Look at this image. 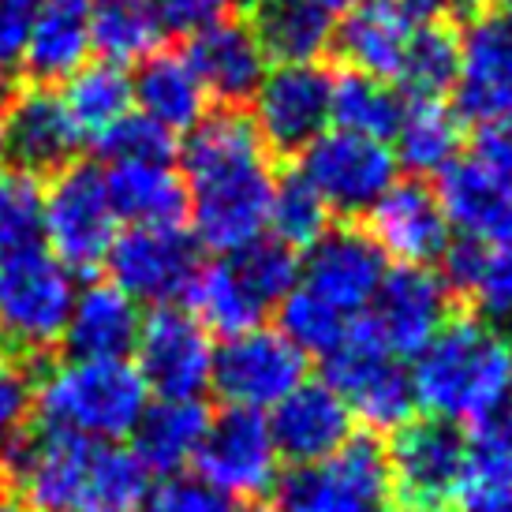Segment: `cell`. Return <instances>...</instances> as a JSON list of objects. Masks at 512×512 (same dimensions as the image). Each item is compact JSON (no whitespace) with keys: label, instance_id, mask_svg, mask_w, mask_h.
<instances>
[{"label":"cell","instance_id":"1","mask_svg":"<svg viewBox=\"0 0 512 512\" xmlns=\"http://www.w3.org/2000/svg\"><path fill=\"white\" fill-rule=\"evenodd\" d=\"M180 161L195 243H206L221 255H236L262 240L277 180L251 116L240 109H217L202 116L187 131Z\"/></svg>","mask_w":512,"mask_h":512},{"label":"cell","instance_id":"2","mask_svg":"<svg viewBox=\"0 0 512 512\" xmlns=\"http://www.w3.org/2000/svg\"><path fill=\"white\" fill-rule=\"evenodd\" d=\"M0 468L30 512H139L150 494V471L131 449L60 430L23 438Z\"/></svg>","mask_w":512,"mask_h":512},{"label":"cell","instance_id":"3","mask_svg":"<svg viewBox=\"0 0 512 512\" xmlns=\"http://www.w3.org/2000/svg\"><path fill=\"white\" fill-rule=\"evenodd\" d=\"M412 393L438 423H494L512 393V341L483 318H449L415 356Z\"/></svg>","mask_w":512,"mask_h":512},{"label":"cell","instance_id":"4","mask_svg":"<svg viewBox=\"0 0 512 512\" xmlns=\"http://www.w3.org/2000/svg\"><path fill=\"white\" fill-rule=\"evenodd\" d=\"M150 408L139 367L128 359H68L34 385V412L45 430L79 434L90 441H116L135 434Z\"/></svg>","mask_w":512,"mask_h":512},{"label":"cell","instance_id":"5","mask_svg":"<svg viewBox=\"0 0 512 512\" xmlns=\"http://www.w3.org/2000/svg\"><path fill=\"white\" fill-rule=\"evenodd\" d=\"M75 307V277L34 247L0 258V352L34 359L64 341Z\"/></svg>","mask_w":512,"mask_h":512},{"label":"cell","instance_id":"6","mask_svg":"<svg viewBox=\"0 0 512 512\" xmlns=\"http://www.w3.org/2000/svg\"><path fill=\"white\" fill-rule=\"evenodd\" d=\"M326 385L348 404L352 419H363L370 430H400L412 423V374L385 352L367 318L352 322L344 341L326 356Z\"/></svg>","mask_w":512,"mask_h":512},{"label":"cell","instance_id":"7","mask_svg":"<svg viewBox=\"0 0 512 512\" xmlns=\"http://www.w3.org/2000/svg\"><path fill=\"white\" fill-rule=\"evenodd\" d=\"M389 460L374 438H352L322 464L296 468L273 486V512H378L389 505Z\"/></svg>","mask_w":512,"mask_h":512},{"label":"cell","instance_id":"8","mask_svg":"<svg viewBox=\"0 0 512 512\" xmlns=\"http://www.w3.org/2000/svg\"><path fill=\"white\" fill-rule=\"evenodd\" d=\"M45 240L68 273H94L105 266L116 240V210L109 202L105 172L72 161L45 191Z\"/></svg>","mask_w":512,"mask_h":512},{"label":"cell","instance_id":"9","mask_svg":"<svg viewBox=\"0 0 512 512\" xmlns=\"http://www.w3.org/2000/svg\"><path fill=\"white\" fill-rule=\"evenodd\" d=\"M299 157L296 176L326 202L329 214H370L374 202L397 184V157L378 139L326 131Z\"/></svg>","mask_w":512,"mask_h":512},{"label":"cell","instance_id":"10","mask_svg":"<svg viewBox=\"0 0 512 512\" xmlns=\"http://www.w3.org/2000/svg\"><path fill=\"white\" fill-rule=\"evenodd\" d=\"M389 486L408 512H445L468 475V438L449 423L419 419L389 445Z\"/></svg>","mask_w":512,"mask_h":512},{"label":"cell","instance_id":"11","mask_svg":"<svg viewBox=\"0 0 512 512\" xmlns=\"http://www.w3.org/2000/svg\"><path fill=\"white\" fill-rule=\"evenodd\" d=\"M307 382V356L288 341L281 329L255 326L228 337L214 352L210 385L240 412H266Z\"/></svg>","mask_w":512,"mask_h":512},{"label":"cell","instance_id":"12","mask_svg":"<svg viewBox=\"0 0 512 512\" xmlns=\"http://www.w3.org/2000/svg\"><path fill=\"white\" fill-rule=\"evenodd\" d=\"M109 273L113 285L135 303L169 307L176 296H187V288L199 273V243L180 225L169 228H128L116 232L109 247Z\"/></svg>","mask_w":512,"mask_h":512},{"label":"cell","instance_id":"13","mask_svg":"<svg viewBox=\"0 0 512 512\" xmlns=\"http://www.w3.org/2000/svg\"><path fill=\"white\" fill-rule=\"evenodd\" d=\"M456 116L498 124L512 116V0L475 12L460 34V75H456Z\"/></svg>","mask_w":512,"mask_h":512},{"label":"cell","instance_id":"14","mask_svg":"<svg viewBox=\"0 0 512 512\" xmlns=\"http://www.w3.org/2000/svg\"><path fill=\"white\" fill-rule=\"evenodd\" d=\"M329 83L333 75L318 64L273 68L255 90V131L266 154L296 157L314 139L326 135L329 124Z\"/></svg>","mask_w":512,"mask_h":512},{"label":"cell","instance_id":"15","mask_svg":"<svg viewBox=\"0 0 512 512\" xmlns=\"http://www.w3.org/2000/svg\"><path fill=\"white\" fill-rule=\"evenodd\" d=\"M277 460L281 456L266 415L240 408H228L225 415L210 419V430L195 453L202 483L240 501L270 494L277 486Z\"/></svg>","mask_w":512,"mask_h":512},{"label":"cell","instance_id":"16","mask_svg":"<svg viewBox=\"0 0 512 512\" xmlns=\"http://www.w3.org/2000/svg\"><path fill=\"white\" fill-rule=\"evenodd\" d=\"M453 318V292L430 266H393L370 303L367 326L389 356H419Z\"/></svg>","mask_w":512,"mask_h":512},{"label":"cell","instance_id":"17","mask_svg":"<svg viewBox=\"0 0 512 512\" xmlns=\"http://www.w3.org/2000/svg\"><path fill=\"white\" fill-rule=\"evenodd\" d=\"M139 374L161 400H199L214 374L210 333L180 307H154L139 326Z\"/></svg>","mask_w":512,"mask_h":512},{"label":"cell","instance_id":"18","mask_svg":"<svg viewBox=\"0 0 512 512\" xmlns=\"http://www.w3.org/2000/svg\"><path fill=\"white\" fill-rule=\"evenodd\" d=\"M385 273H389L385 255L370 240V232L341 225L329 228L322 240L307 247V258L299 262V277H303L299 288H307L344 318H356L374 303Z\"/></svg>","mask_w":512,"mask_h":512},{"label":"cell","instance_id":"19","mask_svg":"<svg viewBox=\"0 0 512 512\" xmlns=\"http://www.w3.org/2000/svg\"><path fill=\"white\" fill-rule=\"evenodd\" d=\"M0 150L8 154V165L34 172V176L72 165L79 135H75L72 120L64 113V101L53 86H23L19 94L4 101Z\"/></svg>","mask_w":512,"mask_h":512},{"label":"cell","instance_id":"20","mask_svg":"<svg viewBox=\"0 0 512 512\" xmlns=\"http://www.w3.org/2000/svg\"><path fill=\"white\" fill-rule=\"evenodd\" d=\"M441 214L460 240L501 247L512 243V180L483 157H460L441 172Z\"/></svg>","mask_w":512,"mask_h":512},{"label":"cell","instance_id":"21","mask_svg":"<svg viewBox=\"0 0 512 512\" xmlns=\"http://www.w3.org/2000/svg\"><path fill=\"white\" fill-rule=\"evenodd\" d=\"M453 228L441 214L438 195L423 180H400L370 210V240L400 266H430L445 255Z\"/></svg>","mask_w":512,"mask_h":512},{"label":"cell","instance_id":"22","mask_svg":"<svg viewBox=\"0 0 512 512\" xmlns=\"http://www.w3.org/2000/svg\"><path fill=\"white\" fill-rule=\"evenodd\" d=\"M277 456L292 464H322L352 441V412L326 382H303L266 419Z\"/></svg>","mask_w":512,"mask_h":512},{"label":"cell","instance_id":"23","mask_svg":"<svg viewBox=\"0 0 512 512\" xmlns=\"http://www.w3.org/2000/svg\"><path fill=\"white\" fill-rule=\"evenodd\" d=\"M423 19L427 15L412 0H367L344 15V23L333 34V49L352 72L389 83L397 79L400 60Z\"/></svg>","mask_w":512,"mask_h":512},{"label":"cell","instance_id":"24","mask_svg":"<svg viewBox=\"0 0 512 512\" xmlns=\"http://www.w3.org/2000/svg\"><path fill=\"white\" fill-rule=\"evenodd\" d=\"M184 57L199 75L202 90L214 94L225 109H240L243 101H251L266 79V57L247 23H217L191 38Z\"/></svg>","mask_w":512,"mask_h":512},{"label":"cell","instance_id":"25","mask_svg":"<svg viewBox=\"0 0 512 512\" xmlns=\"http://www.w3.org/2000/svg\"><path fill=\"white\" fill-rule=\"evenodd\" d=\"M90 4L86 0H42L23 42V72L30 86L68 83L90 57Z\"/></svg>","mask_w":512,"mask_h":512},{"label":"cell","instance_id":"26","mask_svg":"<svg viewBox=\"0 0 512 512\" xmlns=\"http://www.w3.org/2000/svg\"><path fill=\"white\" fill-rule=\"evenodd\" d=\"M251 34L266 60L277 68L318 64L333 49V15L322 12L314 0H258L251 8Z\"/></svg>","mask_w":512,"mask_h":512},{"label":"cell","instance_id":"27","mask_svg":"<svg viewBox=\"0 0 512 512\" xmlns=\"http://www.w3.org/2000/svg\"><path fill=\"white\" fill-rule=\"evenodd\" d=\"M143 314L120 288L90 285L75 292V307L64 329V344L75 359H124L139 341Z\"/></svg>","mask_w":512,"mask_h":512},{"label":"cell","instance_id":"28","mask_svg":"<svg viewBox=\"0 0 512 512\" xmlns=\"http://www.w3.org/2000/svg\"><path fill=\"white\" fill-rule=\"evenodd\" d=\"M131 98L139 101L146 120H154L169 135L191 131L206 109V90L184 53H150L131 79Z\"/></svg>","mask_w":512,"mask_h":512},{"label":"cell","instance_id":"29","mask_svg":"<svg viewBox=\"0 0 512 512\" xmlns=\"http://www.w3.org/2000/svg\"><path fill=\"white\" fill-rule=\"evenodd\" d=\"M441 281L453 296L471 299L483 322H512V243H449L441 255Z\"/></svg>","mask_w":512,"mask_h":512},{"label":"cell","instance_id":"30","mask_svg":"<svg viewBox=\"0 0 512 512\" xmlns=\"http://www.w3.org/2000/svg\"><path fill=\"white\" fill-rule=\"evenodd\" d=\"M105 187L116 221L124 217L131 228H169L187 214L184 176H176L172 165H113Z\"/></svg>","mask_w":512,"mask_h":512},{"label":"cell","instance_id":"31","mask_svg":"<svg viewBox=\"0 0 512 512\" xmlns=\"http://www.w3.org/2000/svg\"><path fill=\"white\" fill-rule=\"evenodd\" d=\"M210 430V412L202 400H157L135 427V449L146 471L180 475L187 460H195L202 438Z\"/></svg>","mask_w":512,"mask_h":512},{"label":"cell","instance_id":"32","mask_svg":"<svg viewBox=\"0 0 512 512\" xmlns=\"http://www.w3.org/2000/svg\"><path fill=\"white\" fill-rule=\"evenodd\" d=\"M64 113L72 120L79 143L98 146L131 113V75L116 64H86L64 83Z\"/></svg>","mask_w":512,"mask_h":512},{"label":"cell","instance_id":"33","mask_svg":"<svg viewBox=\"0 0 512 512\" xmlns=\"http://www.w3.org/2000/svg\"><path fill=\"white\" fill-rule=\"evenodd\" d=\"M464 128L456 109L441 101H412L404 105L397 128V165L412 176H441L453 161H460Z\"/></svg>","mask_w":512,"mask_h":512},{"label":"cell","instance_id":"34","mask_svg":"<svg viewBox=\"0 0 512 512\" xmlns=\"http://www.w3.org/2000/svg\"><path fill=\"white\" fill-rule=\"evenodd\" d=\"M404 94L400 86L374 79V75L344 72L329 83V120L337 131L363 135V139H393L404 116Z\"/></svg>","mask_w":512,"mask_h":512},{"label":"cell","instance_id":"35","mask_svg":"<svg viewBox=\"0 0 512 512\" xmlns=\"http://www.w3.org/2000/svg\"><path fill=\"white\" fill-rule=\"evenodd\" d=\"M187 299H191V318L199 322L206 333H217V337H240L247 329H255L262 322L266 307L251 296V288L243 285V277L236 273L232 262H210V266H199L195 281L187 288Z\"/></svg>","mask_w":512,"mask_h":512},{"label":"cell","instance_id":"36","mask_svg":"<svg viewBox=\"0 0 512 512\" xmlns=\"http://www.w3.org/2000/svg\"><path fill=\"white\" fill-rule=\"evenodd\" d=\"M460 75V30L445 19H423L415 27L408 53L400 60L397 83L400 94H412V101H441L445 90L456 86Z\"/></svg>","mask_w":512,"mask_h":512},{"label":"cell","instance_id":"37","mask_svg":"<svg viewBox=\"0 0 512 512\" xmlns=\"http://www.w3.org/2000/svg\"><path fill=\"white\" fill-rule=\"evenodd\" d=\"M161 27L143 0H105L90 12V45L105 64H143L157 49Z\"/></svg>","mask_w":512,"mask_h":512},{"label":"cell","instance_id":"38","mask_svg":"<svg viewBox=\"0 0 512 512\" xmlns=\"http://www.w3.org/2000/svg\"><path fill=\"white\" fill-rule=\"evenodd\" d=\"M45 240L42 176L0 165V258L34 251Z\"/></svg>","mask_w":512,"mask_h":512},{"label":"cell","instance_id":"39","mask_svg":"<svg viewBox=\"0 0 512 512\" xmlns=\"http://www.w3.org/2000/svg\"><path fill=\"white\" fill-rule=\"evenodd\" d=\"M348 329H352V318L333 311L329 303L311 296L307 288L296 285L281 299V333L296 344L303 356H329L344 341Z\"/></svg>","mask_w":512,"mask_h":512},{"label":"cell","instance_id":"40","mask_svg":"<svg viewBox=\"0 0 512 512\" xmlns=\"http://www.w3.org/2000/svg\"><path fill=\"white\" fill-rule=\"evenodd\" d=\"M228 262L236 266V273L243 277V285L251 288V296L270 311L273 303L281 299L299 285V258L292 247H285L281 240L273 236H262L251 247H243L236 255H228Z\"/></svg>","mask_w":512,"mask_h":512},{"label":"cell","instance_id":"41","mask_svg":"<svg viewBox=\"0 0 512 512\" xmlns=\"http://www.w3.org/2000/svg\"><path fill=\"white\" fill-rule=\"evenodd\" d=\"M266 228H273V240H281L292 251L311 247L329 232V210L299 176H288V180L273 187L270 225Z\"/></svg>","mask_w":512,"mask_h":512},{"label":"cell","instance_id":"42","mask_svg":"<svg viewBox=\"0 0 512 512\" xmlns=\"http://www.w3.org/2000/svg\"><path fill=\"white\" fill-rule=\"evenodd\" d=\"M98 150L113 165H169L176 154V139L143 113H128L101 139Z\"/></svg>","mask_w":512,"mask_h":512},{"label":"cell","instance_id":"43","mask_svg":"<svg viewBox=\"0 0 512 512\" xmlns=\"http://www.w3.org/2000/svg\"><path fill=\"white\" fill-rule=\"evenodd\" d=\"M139 512H258L240 498H228L199 475H165L143 498Z\"/></svg>","mask_w":512,"mask_h":512},{"label":"cell","instance_id":"44","mask_svg":"<svg viewBox=\"0 0 512 512\" xmlns=\"http://www.w3.org/2000/svg\"><path fill=\"white\" fill-rule=\"evenodd\" d=\"M34 415V374L23 359L0 352V460L27 438Z\"/></svg>","mask_w":512,"mask_h":512},{"label":"cell","instance_id":"45","mask_svg":"<svg viewBox=\"0 0 512 512\" xmlns=\"http://www.w3.org/2000/svg\"><path fill=\"white\" fill-rule=\"evenodd\" d=\"M146 8L154 12L161 34L199 38L210 27L225 23V12L232 8V0H146Z\"/></svg>","mask_w":512,"mask_h":512},{"label":"cell","instance_id":"46","mask_svg":"<svg viewBox=\"0 0 512 512\" xmlns=\"http://www.w3.org/2000/svg\"><path fill=\"white\" fill-rule=\"evenodd\" d=\"M38 8L42 0H0V64L19 60Z\"/></svg>","mask_w":512,"mask_h":512},{"label":"cell","instance_id":"47","mask_svg":"<svg viewBox=\"0 0 512 512\" xmlns=\"http://www.w3.org/2000/svg\"><path fill=\"white\" fill-rule=\"evenodd\" d=\"M460 501H464V512H512V479L464 475Z\"/></svg>","mask_w":512,"mask_h":512},{"label":"cell","instance_id":"48","mask_svg":"<svg viewBox=\"0 0 512 512\" xmlns=\"http://www.w3.org/2000/svg\"><path fill=\"white\" fill-rule=\"evenodd\" d=\"M486 165H494L501 176H509L512 180V116L498 120V124H486L479 131V154Z\"/></svg>","mask_w":512,"mask_h":512},{"label":"cell","instance_id":"49","mask_svg":"<svg viewBox=\"0 0 512 512\" xmlns=\"http://www.w3.org/2000/svg\"><path fill=\"white\" fill-rule=\"evenodd\" d=\"M412 4L430 19L438 8H453V12H483V8H490L494 0H412Z\"/></svg>","mask_w":512,"mask_h":512},{"label":"cell","instance_id":"50","mask_svg":"<svg viewBox=\"0 0 512 512\" xmlns=\"http://www.w3.org/2000/svg\"><path fill=\"white\" fill-rule=\"evenodd\" d=\"M322 12H329V15H337V12H352V8H359V4H367V0H314Z\"/></svg>","mask_w":512,"mask_h":512},{"label":"cell","instance_id":"51","mask_svg":"<svg viewBox=\"0 0 512 512\" xmlns=\"http://www.w3.org/2000/svg\"><path fill=\"white\" fill-rule=\"evenodd\" d=\"M501 419H498V423H501V427H509L512 430V393H509V400H505V408H501Z\"/></svg>","mask_w":512,"mask_h":512},{"label":"cell","instance_id":"52","mask_svg":"<svg viewBox=\"0 0 512 512\" xmlns=\"http://www.w3.org/2000/svg\"><path fill=\"white\" fill-rule=\"evenodd\" d=\"M0 512H27V509H23L19 501H12V498H4V494H0Z\"/></svg>","mask_w":512,"mask_h":512},{"label":"cell","instance_id":"53","mask_svg":"<svg viewBox=\"0 0 512 512\" xmlns=\"http://www.w3.org/2000/svg\"><path fill=\"white\" fill-rule=\"evenodd\" d=\"M4 101H8V90H4V75H0V113H4Z\"/></svg>","mask_w":512,"mask_h":512},{"label":"cell","instance_id":"54","mask_svg":"<svg viewBox=\"0 0 512 512\" xmlns=\"http://www.w3.org/2000/svg\"><path fill=\"white\" fill-rule=\"evenodd\" d=\"M232 4H247V8H255L258 0H232Z\"/></svg>","mask_w":512,"mask_h":512},{"label":"cell","instance_id":"55","mask_svg":"<svg viewBox=\"0 0 512 512\" xmlns=\"http://www.w3.org/2000/svg\"><path fill=\"white\" fill-rule=\"evenodd\" d=\"M378 512H400V509H393V505H385V509H378Z\"/></svg>","mask_w":512,"mask_h":512},{"label":"cell","instance_id":"56","mask_svg":"<svg viewBox=\"0 0 512 512\" xmlns=\"http://www.w3.org/2000/svg\"><path fill=\"white\" fill-rule=\"evenodd\" d=\"M101 4H105V0H101Z\"/></svg>","mask_w":512,"mask_h":512},{"label":"cell","instance_id":"57","mask_svg":"<svg viewBox=\"0 0 512 512\" xmlns=\"http://www.w3.org/2000/svg\"><path fill=\"white\" fill-rule=\"evenodd\" d=\"M509 341H512V337H509Z\"/></svg>","mask_w":512,"mask_h":512}]
</instances>
